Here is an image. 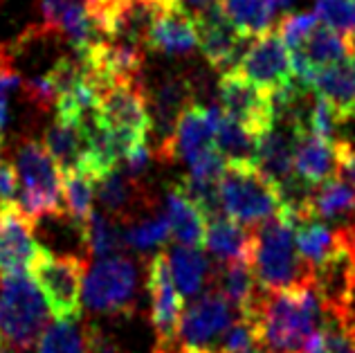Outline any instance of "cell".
I'll list each match as a JSON object with an SVG mask.
<instances>
[{
  "label": "cell",
  "instance_id": "obj_1",
  "mask_svg": "<svg viewBox=\"0 0 355 353\" xmlns=\"http://www.w3.org/2000/svg\"><path fill=\"white\" fill-rule=\"evenodd\" d=\"M252 315L270 353H304L311 338L322 331L324 304L315 279H311L286 291H261Z\"/></svg>",
  "mask_w": 355,
  "mask_h": 353
},
{
  "label": "cell",
  "instance_id": "obj_2",
  "mask_svg": "<svg viewBox=\"0 0 355 353\" xmlns=\"http://www.w3.org/2000/svg\"><path fill=\"white\" fill-rule=\"evenodd\" d=\"M254 232L252 241V270L263 293L286 291L315 279L295 243V223L279 214L272 221L263 223Z\"/></svg>",
  "mask_w": 355,
  "mask_h": 353
},
{
  "label": "cell",
  "instance_id": "obj_3",
  "mask_svg": "<svg viewBox=\"0 0 355 353\" xmlns=\"http://www.w3.org/2000/svg\"><path fill=\"white\" fill-rule=\"evenodd\" d=\"M50 306L32 275H0V340L27 353L50 327Z\"/></svg>",
  "mask_w": 355,
  "mask_h": 353
},
{
  "label": "cell",
  "instance_id": "obj_4",
  "mask_svg": "<svg viewBox=\"0 0 355 353\" xmlns=\"http://www.w3.org/2000/svg\"><path fill=\"white\" fill-rule=\"evenodd\" d=\"M18 175V205L34 223L48 216H65L63 175L43 142L25 137L14 151Z\"/></svg>",
  "mask_w": 355,
  "mask_h": 353
},
{
  "label": "cell",
  "instance_id": "obj_5",
  "mask_svg": "<svg viewBox=\"0 0 355 353\" xmlns=\"http://www.w3.org/2000/svg\"><path fill=\"white\" fill-rule=\"evenodd\" d=\"M218 191L225 216L248 230L261 227L284 209L282 189L259 166H225Z\"/></svg>",
  "mask_w": 355,
  "mask_h": 353
},
{
  "label": "cell",
  "instance_id": "obj_6",
  "mask_svg": "<svg viewBox=\"0 0 355 353\" xmlns=\"http://www.w3.org/2000/svg\"><path fill=\"white\" fill-rule=\"evenodd\" d=\"M32 277L48 300L50 311L57 320H74L83 313V282L88 264L77 255H54L41 248L32 264Z\"/></svg>",
  "mask_w": 355,
  "mask_h": 353
},
{
  "label": "cell",
  "instance_id": "obj_7",
  "mask_svg": "<svg viewBox=\"0 0 355 353\" xmlns=\"http://www.w3.org/2000/svg\"><path fill=\"white\" fill-rule=\"evenodd\" d=\"M137 288V266L126 255L99 259L86 273L83 304L104 315H133Z\"/></svg>",
  "mask_w": 355,
  "mask_h": 353
},
{
  "label": "cell",
  "instance_id": "obj_8",
  "mask_svg": "<svg viewBox=\"0 0 355 353\" xmlns=\"http://www.w3.org/2000/svg\"><path fill=\"white\" fill-rule=\"evenodd\" d=\"M234 70L272 97L291 92L299 86L291 50L284 43L282 34L277 32V27L257 36Z\"/></svg>",
  "mask_w": 355,
  "mask_h": 353
},
{
  "label": "cell",
  "instance_id": "obj_9",
  "mask_svg": "<svg viewBox=\"0 0 355 353\" xmlns=\"http://www.w3.org/2000/svg\"><path fill=\"white\" fill-rule=\"evenodd\" d=\"M223 117L220 106L189 104L178 117L171 137L153 148V155L162 162H184L187 169L209 153L216 137V128Z\"/></svg>",
  "mask_w": 355,
  "mask_h": 353
},
{
  "label": "cell",
  "instance_id": "obj_10",
  "mask_svg": "<svg viewBox=\"0 0 355 353\" xmlns=\"http://www.w3.org/2000/svg\"><path fill=\"white\" fill-rule=\"evenodd\" d=\"M97 122L119 135L148 140L153 135L148 95L139 81H121L99 95Z\"/></svg>",
  "mask_w": 355,
  "mask_h": 353
},
{
  "label": "cell",
  "instance_id": "obj_11",
  "mask_svg": "<svg viewBox=\"0 0 355 353\" xmlns=\"http://www.w3.org/2000/svg\"><path fill=\"white\" fill-rule=\"evenodd\" d=\"M218 104L223 113L250 128L257 137L268 133L277 124V108L272 95L254 86L236 70L220 74Z\"/></svg>",
  "mask_w": 355,
  "mask_h": 353
},
{
  "label": "cell",
  "instance_id": "obj_12",
  "mask_svg": "<svg viewBox=\"0 0 355 353\" xmlns=\"http://www.w3.org/2000/svg\"><path fill=\"white\" fill-rule=\"evenodd\" d=\"M146 291L151 300V324L160 347H171L180 333L184 300L173 282L169 255L157 252L146 268Z\"/></svg>",
  "mask_w": 355,
  "mask_h": 353
},
{
  "label": "cell",
  "instance_id": "obj_13",
  "mask_svg": "<svg viewBox=\"0 0 355 353\" xmlns=\"http://www.w3.org/2000/svg\"><path fill=\"white\" fill-rule=\"evenodd\" d=\"M236 318L239 313L234 306L211 286L207 293L198 295L184 309L178 340L182 342V347L211 349L214 342H220Z\"/></svg>",
  "mask_w": 355,
  "mask_h": 353
},
{
  "label": "cell",
  "instance_id": "obj_14",
  "mask_svg": "<svg viewBox=\"0 0 355 353\" xmlns=\"http://www.w3.org/2000/svg\"><path fill=\"white\" fill-rule=\"evenodd\" d=\"M196 25H198V48L209 68L223 74L234 70L245 54V43L250 39L230 23V18L223 14L220 3L209 12L196 16Z\"/></svg>",
  "mask_w": 355,
  "mask_h": 353
},
{
  "label": "cell",
  "instance_id": "obj_15",
  "mask_svg": "<svg viewBox=\"0 0 355 353\" xmlns=\"http://www.w3.org/2000/svg\"><path fill=\"white\" fill-rule=\"evenodd\" d=\"M36 223L16 200L0 203V275L25 273L39 257L41 246L34 236Z\"/></svg>",
  "mask_w": 355,
  "mask_h": 353
},
{
  "label": "cell",
  "instance_id": "obj_16",
  "mask_svg": "<svg viewBox=\"0 0 355 353\" xmlns=\"http://www.w3.org/2000/svg\"><path fill=\"white\" fill-rule=\"evenodd\" d=\"M160 12L146 36V50L180 57L198 48V25L196 18L178 0H157Z\"/></svg>",
  "mask_w": 355,
  "mask_h": 353
},
{
  "label": "cell",
  "instance_id": "obj_17",
  "mask_svg": "<svg viewBox=\"0 0 355 353\" xmlns=\"http://www.w3.org/2000/svg\"><path fill=\"white\" fill-rule=\"evenodd\" d=\"M295 148H293V166L295 175L308 187H317L333 175H338V155L335 142L320 137L308 128H297Z\"/></svg>",
  "mask_w": 355,
  "mask_h": 353
},
{
  "label": "cell",
  "instance_id": "obj_18",
  "mask_svg": "<svg viewBox=\"0 0 355 353\" xmlns=\"http://www.w3.org/2000/svg\"><path fill=\"white\" fill-rule=\"evenodd\" d=\"M191 97L193 86L184 74H169L153 88V92L148 95V108H151L153 133L157 135L155 146H160L171 137L178 117L187 106L193 104Z\"/></svg>",
  "mask_w": 355,
  "mask_h": 353
},
{
  "label": "cell",
  "instance_id": "obj_19",
  "mask_svg": "<svg viewBox=\"0 0 355 353\" xmlns=\"http://www.w3.org/2000/svg\"><path fill=\"white\" fill-rule=\"evenodd\" d=\"M293 148L295 133L286 124L282 128H279V124H275L268 133L259 137L257 166L261 173L268 175L282 189V193L299 180L293 166Z\"/></svg>",
  "mask_w": 355,
  "mask_h": 353
},
{
  "label": "cell",
  "instance_id": "obj_20",
  "mask_svg": "<svg viewBox=\"0 0 355 353\" xmlns=\"http://www.w3.org/2000/svg\"><path fill=\"white\" fill-rule=\"evenodd\" d=\"M308 88L322 95L329 104L338 110L342 122L355 117V54L340 63L317 70L313 74Z\"/></svg>",
  "mask_w": 355,
  "mask_h": 353
},
{
  "label": "cell",
  "instance_id": "obj_21",
  "mask_svg": "<svg viewBox=\"0 0 355 353\" xmlns=\"http://www.w3.org/2000/svg\"><path fill=\"white\" fill-rule=\"evenodd\" d=\"M252 241L254 232L223 214L207 221L202 248L216 259L218 266H225L232 261H252Z\"/></svg>",
  "mask_w": 355,
  "mask_h": 353
},
{
  "label": "cell",
  "instance_id": "obj_22",
  "mask_svg": "<svg viewBox=\"0 0 355 353\" xmlns=\"http://www.w3.org/2000/svg\"><path fill=\"white\" fill-rule=\"evenodd\" d=\"M164 216L169 221L171 239L178 246H187V248L205 246L207 216L198 209V205H193V203L178 189V184H171L164 196Z\"/></svg>",
  "mask_w": 355,
  "mask_h": 353
},
{
  "label": "cell",
  "instance_id": "obj_23",
  "mask_svg": "<svg viewBox=\"0 0 355 353\" xmlns=\"http://www.w3.org/2000/svg\"><path fill=\"white\" fill-rule=\"evenodd\" d=\"M295 243L304 261L311 266V270L317 273L324 266H329L333 259H338L342 252L340 230H333L324 221L306 218L295 225Z\"/></svg>",
  "mask_w": 355,
  "mask_h": 353
},
{
  "label": "cell",
  "instance_id": "obj_24",
  "mask_svg": "<svg viewBox=\"0 0 355 353\" xmlns=\"http://www.w3.org/2000/svg\"><path fill=\"white\" fill-rule=\"evenodd\" d=\"M214 288L225 295V300L234 306L239 315H248L254 311L261 297L252 261H232L218 266L214 270Z\"/></svg>",
  "mask_w": 355,
  "mask_h": 353
},
{
  "label": "cell",
  "instance_id": "obj_25",
  "mask_svg": "<svg viewBox=\"0 0 355 353\" xmlns=\"http://www.w3.org/2000/svg\"><path fill=\"white\" fill-rule=\"evenodd\" d=\"M43 144L50 151L52 160L57 162L61 173L79 169L83 151H86V124L57 117L45 131Z\"/></svg>",
  "mask_w": 355,
  "mask_h": 353
},
{
  "label": "cell",
  "instance_id": "obj_26",
  "mask_svg": "<svg viewBox=\"0 0 355 353\" xmlns=\"http://www.w3.org/2000/svg\"><path fill=\"white\" fill-rule=\"evenodd\" d=\"M97 329L81 318L57 320L36 342V353H95Z\"/></svg>",
  "mask_w": 355,
  "mask_h": 353
},
{
  "label": "cell",
  "instance_id": "obj_27",
  "mask_svg": "<svg viewBox=\"0 0 355 353\" xmlns=\"http://www.w3.org/2000/svg\"><path fill=\"white\" fill-rule=\"evenodd\" d=\"M63 175V209L65 218L74 227V232L86 239V232L90 225V218L95 214V178L86 171L74 169Z\"/></svg>",
  "mask_w": 355,
  "mask_h": 353
},
{
  "label": "cell",
  "instance_id": "obj_28",
  "mask_svg": "<svg viewBox=\"0 0 355 353\" xmlns=\"http://www.w3.org/2000/svg\"><path fill=\"white\" fill-rule=\"evenodd\" d=\"M173 282L180 291L182 300H196L200 295L202 286L209 279L214 282V266L202 252V248L175 246L169 255Z\"/></svg>",
  "mask_w": 355,
  "mask_h": 353
},
{
  "label": "cell",
  "instance_id": "obj_29",
  "mask_svg": "<svg viewBox=\"0 0 355 353\" xmlns=\"http://www.w3.org/2000/svg\"><path fill=\"white\" fill-rule=\"evenodd\" d=\"M355 216V189L340 175L311 189L308 193V218L338 221Z\"/></svg>",
  "mask_w": 355,
  "mask_h": 353
},
{
  "label": "cell",
  "instance_id": "obj_30",
  "mask_svg": "<svg viewBox=\"0 0 355 353\" xmlns=\"http://www.w3.org/2000/svg\"><path fill=\"white\" fill-rule=\"evenodd\" d=\"M214 146L227 166H257L259 137L225 113L218 122Z\"/></svg>",
  "mask_w": 355,
  "mask_h": 353
},
{
  "label": "cell",
  "instance_id": "obj_31",
  "mask_svg": "<svg viewBox=\"0 0 355 353\" xmlns=\"http://www.w3.org/2000/svg\"><path fill=\"white\" fill-rule=\"evenodd\" d=\"M218 3L223 14L245 39H257L272 30L279 9L277 0H218Z\"/></svg>",
  "mask_w": 355,
  "mask_h": 353
},
{
  "label": "cell",
  "instance_id": "obj_32",
  "mask_svg": "<svg viewBox=\"0 0 355 353\" xmlns=\"http://www.w3.org/2000/svg\"><path fill=\"white\" fill-rule=\"evenodd\" d=\"M83 246H86L90 255H95L99 259L117 257L121 255V248H126L124 225L117 218L108 216L106 212L95 209L86 232V239H83Z\"/></svg>",
  "mask_w": 355,
  "mask_h": 353
},
{
  "label": "cell",
  "instance_id": "obj_33",
  "mask_svg": "<svg viewBox=\"0 0 355 353\" xmlns=\"http://www.w3.org/2000/svg\"><path fill=\"white\" fill-rule=\"evenodd\" d=\"M169 239L171 230L164 212L153 209L124 225V243L130 250H137V252H148V250L160 248Z\"/></svg>",
  "mask_w": 355,
  "mask_h": 353
},
{
  "label": "cell",
  "instance_id": "obj_34",
  "mask_svg": "<svg viewBox=\"0 0 355 353\" xmlns=\"http://www.w3.org/2000/svg\"><path fill=\"white\" fill-rule=\"evenodd\" d=\"M315 16L322 25L355 39V0H317Z\"/></svg>",
  "mask_w": 355,
  "mask_h": 353
},
{
  "label": "cell",
  "instance_id": "obj_35",
  "mask_svg": "<svg viewBox=\"0 0 355 353\" xmlns=\"http://www.w3.org/2000/svg\"><path fill=\"white\" fill-rule=\"evenodd\" d=\"M324 345L329 353H355V327L340 315H324Z\"/></svg>",
  "mask_w": 355,
  "mask_h": 353
},
{
  "label": "cell",
  "instance_id": "obj_36",
  "mask_svg": "<svg viewBox=\"0 0 355 353\" xmlns=\"http://www.w3.org/2000/svg\"><path fill=\"white\" fill-rule=\"evenodd\" d=\"M320 18L313 14H286L282 18V23L277 25V32L282 34L284 43L288 45V50L295 52L304 45V41L311 36L317 27H320Z\"/></svg>",
  "mask_w": 355,
  "mask_h": 353
},
{
  "label": "cell",
  "instance_id": "obj_37",
  "mask_svg": "<svg viewBox=\"0 0 355 353\" xmlns=\"http://www.w3.org/2000/svg\"><path fill=\"white\" fill-rule=\"evenodd\" d=\"M335 155H338V175L355 189V144L351 140L338 137L335 140Z\"/></svg>",
  "mask_w": 355,
  "mask_h": 353
},
{
  "label": "cell",
  "instance_id": "obj_38",
  "mask_svg": "<svg viewBox=\"0 0 355 353\" xmlns=\"http://www.w3.org/2000/svg\"><path fill=\"white\" fill-rule=\"evenodd\" d=\"M18 196V175L12 162L0 164V203L16 200Z\"/></svg>",
  "mask_w": 355,
  "mask_h": 353
},
{
  "label": "cell",
  "instance_id": "obj_39",
  "mask_svg": "<svg viewBox=\"0 0 355 353\" xmlns=\"http://www.w3.org/2000/svg\"><path fill=\"white\" fill-rule=\"evenodd\" d=\"M187 12H189L193 18L196 16H200V14H205V12H209L211 7H216L218 5V0H178Z\"/></svg>",
  "mask_w": 355,
  "mask_h": 353
},
{
  "label": "cell",
  "instance_id": "obj_40",
  "mask_svg": "<svg viewBox=\"0 0 355 353\" xmlns=\"http://www.w3.org/2000/svg\"><path fill=\"white\" fill-rule=\"evenodd\" d=\"M12 59H14L12 48H9V45H3V43H0V74H5V72H9V70H14Z\"/></svg>",
  "mask_w": 355,
  "mask_h": 353
},
{
  "label": "cell",
  "instance_id": "obj_41",
  "mask_svg": "<svg viewBox=\"0 0 355 353\" xmlns=\"http://www.w3.org/2000/svg\"><path fill=\"white\" fill-rule=\"evenodd\" d=\"M304 353H329V349H326V345H324L322 331H320V333H315V336L311 338V342H308V347H306Z\"/></svg>",
  "mask_w": 355,
  "mask_h": 353
},
{
  "label": "cell",
  "instance_id": "obj_42",
  "mask_svg": "<svg viewBox=\"0 0 355 353\" xmlns=\"http://www.w3.org/2000/svg\"><path fill=\"white\" fill-rule=\"evenodd\" d=\"M7 97L0 95V142L5 137V126H7Z\"/></svg>",
  "mask_w": 355,
  "mask_h": 353
},
{
  "label": "cell",
  "instance_id": "obj_43",
  "mask_svg": "<svg viewBox=\"0 0 355 353\" xmlns=\"http://www.w3.org/2000/svg\"><path fill=\"white\" fill-rule=\"evenodd\" d=\"M171 353H218L216 349H198V347H180L178 351Z\"/></svg>",
  "mask_w": 355,
  "mask_h": 353
},
{
  "label": "cell",
  "instance_id": "obj_44",
  "mask_svg": "<svg viewBox=\"0 0 355 353\" xmlns=\"http://www.w3.org/2000/svg\"><path fill=\"white\" fill-rule=\"evenodd\" d=\"M0 353H16V351H12V349H9V347L5 345L3 340H0Z\"/></svg>",
  "mask_w": 355,
  "mask_h": 353
},
{
  "label": "cell",
  "instance_id": "obj_45",
  "mask_svg": "<svg viewBox=\"0 0 355 353\" xmlns=\"http://www.w3.org/2000/svg\"><path fill=\"white\" fill-rule=\"evenodd\" d=\"M291 3H293V0H277V5H279V7H288Z\"/></svg>",
  "mask_w": 355,
  "mask_h": 353
},
{
  "label": "cell",
  "instance_id": "obj_46",
  "mask_svg": "<svg viewBox=\"0 0 355 353\" xmlns=\"http://www.w3.org/2000/svg\"><path fill=\"white\" fill-rule=\"evenodd\" d=\"M5 160H3V142H0V164H3Z\"/></svg>",
  "mask_w": 355,
  "mask_h": 353
}]
</instances>
